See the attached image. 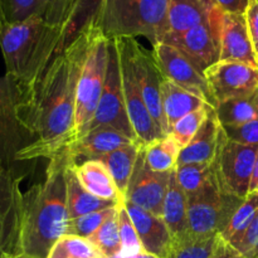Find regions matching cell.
Here are the masks:
<instances>
[{
	"label": "cell",
	"mask_w": 258,
	"mask_h": 258,
	"mask_svg": "<svg viewBox=\"0 0 258 258\" xmlns=\"http://www.w3.org/2000/svg\"><path fill=\"white\" fill-rule=\"evenodd\" d=\"M90 29L54 55L30 103L20 112L34 141L18 154L17 161L50 159L75 141L76 92L90 42Z\"/></svg>",
	"instance_id": "cell-1"
},
{
	"label": "cell",
	"mask_w": 258,
	"mask_h": 258,
	"mask_svg": "<svg viewBox=\"0 0 258 258\" xmlns=\"http://www.w3.org/2000/svg\"><path fill=\"white\" fill-rule=\"evenodd\" d=\"M45 178L23 197L22 252L47 258L55 242L67 234V170L75 159L68 148L49 159Z\"/></svg>",
	"instance_id": "cell-2"
},
{
	"label": "cell",
	"mask_w": 258,
	"mask_h": 258,
	"mask_svg": "<svg viewBox=\"0 0 258 258\" xmlns=\"http://www.w3.org/2000/svg\"><path fill=\"white\" fill-rule=\"evenodd\" d=\"M62 25L43 17L7 23L0 34L5 77L14 86L19 115L30 103L50 62L57 54Z\"/></svg>",
	"instance_id": "cell-3"
},
{
	"label": "cell",
	"mask_w": 258,
	"mask_h": 258,
	"mask_svg": "<svg viewBox=\"0 0 258 258\" xmlns=\"http://www.w3.org/2000/svg\"><path fill=\"white\" fill-rule=\"evenodd\" d=\"M169 0H103L95 27L108 39L144 37L154 45L169 32Z\"/></svg>",
	"instance_id": "cell-4"
},
{
	"label": "cell",
	"mask_w": 258,
	"mask_h": 258,
	"mask_svg": "<svg viewBox=\"0 0 258 258\" xmlns=\"http://www.w3.org/2000/svg\"><path fill=\"white\" fill-rule=\"evenodd\" d=\"M108 42L110 39L98 28L91 27L87 53L76 92L75 141L85 135L100 102L107 68Z\"/></svg>",
	"instance_id": "cell-5"
},
{
	"label": "cell",
	"mask_w": 258,
	"mask_h": 258,
	"mask_svg": "<svg viewBox=\"0 0 258 258\" xmlns=\"http://www.w3.org/2000/svg\"><path fill=\"white\" fill-rule=\"evenodd\" d=\"M243 199L219 189L213 183L188 197L189 234L197 238L221 234Z\"/></svg>",
	"instance_id": "cell-6"
},
{
	"label": "cell",
	"mask_w": 258,
	"mask_h": 258,
	"mask_svg": "<svg viewBox=\"0 0 258 258\" xmlns=\"http://www.w3.org/2000/svg\"><path fill=\"white\" fill-rule=\"evenodd\" d=\"M97 127H111L138 143L127 111H126L122 81H121L120 59H118L117 44L115 39H110L108 42L107 68H106L102 95H101L95 115L86 128L85 135Z\"/></svg>",
	"instance_id": "cell-7"
},
{
	"label": "cell",
	"mask_w": 258,
	"mask_h": 258,
	"mask_svg": "<svg viewBox=\"0 0 258 258\" xmlns=\"http://www.w3.org/2000/svg\"><path fill=\"white\" fill-rule=\"evenodd\" d=\"M22 176L14 166L0 164V258L23 254Z\"/></svg>",
	"instance_id": "cell-8"
},
{
	"label": "cell",
	"mask_w": 258,
	"mask_h": 258,
	"mask_svg": "<svg viewBox=\"0 0 258 258\" xmlns=\"http://www.w3.org/2000/svg\"><path fill=\"white\" fill-rule=\"evenodd\" d=\"M258 145H244L229 140L224 134L213 161L219 189L244 199L249 193Z\"/></svg>",
	"instance_id": "cell-9"
},
{
	"label": "cell",
	"mask_w": 258,
	"mask_h": 258,
	"mask_svg": "<svg viewBox=\"0 0 258 258\" xmlns=\"http://www.w3.org/2000/svg\"><path fill=\"white\" fill-rule=\"evenodd\" d=\"M222 19L223 12L214 7L206 22L183 34H166L163 43L180 50L204 73V71L219 62Z\"/></svg>",
	"instance_id": "cell-10"
},
{
	"label": "cell",
	"mask_w": 258,
	"mask_h": 258,
	"mask_svg": "<svg viewBox=\"0 0 258 258\" xmlns=\"http://www.w3.org/2000/svg\"><path fill=\"white\" fill-rule=\"evenodd\" d=\"M120 40L128 53L144 102L164 136H168L170 134V128L164 113L161 95V87L165 78L159 68L158 62L153 52L146 49L135 38H120Z\"/></svg>",
	"instance_id": "cell-11"
},
{
	"label": "cell",
	"mask_w": 258,
	"mask_h": 258,
	"mask_svg": "<svg viewBox=\"0 0 258 258\" xmlns=\"http://www.w3.org/2000/svg\"><path fill=\"white\" fill-rule=\"evenodd\" d=\"M34 138L23 122L14 86L0 77V164L14 166L17 156Z\"/></svg>",
	"instance_id": "cell-12"
},
{
	"label": "cell",
	"mask_w": 258,
	"mask_h": 258,
	"mask_svg": "<svg viewBox=\"0 0 258 258\" xmlns=\"http://www.w3.org/2000/svg\"><path fill=\"white\" fill-rule=\"evenodd\" d=\"M117 44L118 59H120V71L121 81H122L123 98H125L126 111H127L128 118H130L131 126L135 133L138 143L141 146H146L153 141L163 138L164 134L155 123L154 118L151 117L145 102H144L143 95H141L140 87H139L138 80L134 73L133 64H131L130 57L126 50L125 45L120 39H115Z\"/></svg>",
	"instance_id": "cell-13"
},
{
	"label": "cell",
	"mask_w": 258,
	"mask_h": 258,
	"mask_svg": "<svg viewBox=\"0 0 258 258\" xmlns=\"http://www.w3.org/2000/svg\"><path fill=\"white\" fill-rule=\"evenodd\" d=\"M153 54L164 78L198 96L216 108L214 98L204 73L180 50L161 42L154 45Z\"/></svg>",
	"instance_id": "cell-14"
},
{
	"label": "cell",
	"mask_w": 258,
	"mask_h": 258,
	"mask_svg": "<svg viewBox=\"0 0 258 258\" xmlns=\"http://www.w3.org/2000/svg\"><path fill=\"white\" fill-rule=\"evenodd\" d=\"M216 107L247 97L258 90V68L236 62H218L204 71Z\"/></svg>",
	"instance_id": "cell-15"
},
{
	"label": "cell",
	"mask_w": 258,
	"mask_h": 258,
	"mask_svg": "<svg viewBox=\"0 0 258 258\" xmlns=\"http://www.w3.org/2000/svg\"><path fill=\"white\" fill-rule=\"evenodd\" d=\"M171 173H156L151 170L146 165L144 148H141L123 199L146 209L155 216L161 217L164 198L170 181Z\"/></svg>",
	"instance_id": "cell-16"
},
{
	"label": "cell",
	"mask_w": 258,
	"mask_h": 258,
	"mask_svg": "<svg viewBox=\"0 0 258 258\" xmlns=\"http://www.w3.org/2000/svg\"><path fill=\"white\" fill-rule=\"evenodd\" d=\"M123 206L135 226L144 251L159 258H168L174 239L163 217L155 216L122 198Z\"/></svg>",
	"instance_id": "cell-17"
},
{
	"label": "cell",
	"mask_w": 258,
	"mask_h": 258,
	"mask_svg": "<svg viewBox=\"0 0 258 258\" xmlns=\"http://www.w3.org/2000/svg\"><path fill=\"white\" fill-rule=\"evenodd\" d=\"M219 62H236L258 68L244 14L223 13Z\"/></svg>",
	"instance_id": "cell-18"
},
{
	"label": "cell",
	"mask_w": 258,
	"mask_h": 258,
	"mask_svg": "<svg viewBox=\"0 0 258 258\" xmlns=\"http://www.w3.org/2000/svg\"><path fill=\"white\" fill-rule=\"evenodd\" d=\"M223 138V126L217 116L216 108L213 107L209 110L208 116L193 140L185 148L181 149L178 165L213 163Z\"/></svg>",
	"instance_id": "cell-19"
},
{
	"label": "cell",
	"mask_w": 258,
	"mask_h": 258,
	"mask_svg": "<svg viewBox=\"0 0 258 258\" xmlns=\"http://www.w3.org/2000/svg\"><path fill=\"white\" fill-rule=\"evenodd\" d=\"M134 143L135 141L113 128L97 127L86 134L80 140L71 144L68 150L77 163L78 159L98 160L102 156Z\"/></svg>",
	"instance_id": "cell-20"
},
{
	"label": "cell",
	"mask_w": 258,
	"mask_h": 258,
	"mask_svg": "<svg viewBox=\"0 0 258 258\" xmlns=\"http://www.w3.org/2000/svg\"><path fill=\"white\" fill-rule=\"evenodd\" d=\"M161 217L168 226L174 242L183 241L190 237L188 223V196L176 180L175 170L171 173L166 189Z\"/></svg>",
	"instance_id": "cell-21"
},
{
	"label": "cell",
	"mask_w": 258,
	"mask_h": 258,
	"mask_svg": "<svg viewBox=\"0 0 258 258\" xmlns=\"http://www.w3.org/2000/svg\"><path fill=\"white\" fill-rule=\"evenodd\" d=\"M102 4L103 0H71L57 54L70 47L88 28L95 27Z\"/></svg>",
	"instance_id": "cell-22"
},
{
	"label": "cell",
	"mask_w": 258,
	"mask_h": 258,
	"mask_svg": "<svg viewBox=\"0 0 258 258\" xmlns=\"http://www.w3.org/2000/svg\"><path fill=\"white\" fill-rule=\"evenodd\" d=\"M214 7L211 0H169L168 34H183L202 24Z\"/></svg>",
	"instance_id": "cell-23"
},
{
	"label": "cell",
	"mask_w": 258,
	"mask_h": 258,
	"mask_svg": "<svg viewBox=\"0 0 258 258\" xmlns=\"http://www.w3.org/2000/svg\"><path fill=\"white\" fill-rule=\"evenodd\" d=\"M75 164L76 160H73L67 170V209L70 221L80 218L92 212L115 207L120 203V201H105V199L97 198L86 190L76 174Z\"/></svg>",
	"instance_id": "cell-24"
},
{
	"label": "cell",
	"mask_w": 258,
	"mask_h": 258,
	"mask_svg": "<svg viewBox=\"0 0 258 258\" xmlns=\"http://www.w3.org/2000/svg\"><path fill=\"white\" fill-rule=\"evenodd\" d=\"M75 171L87 191L105 201L118 202L122 199L112 176L100 160H85L75 164Z\"/></svg>",
	"instance_id": "cell-25"
},
{
	"label": "cell",
	"mask_w": 258,
	"mask_h": 258,
	"mask_svg": "<svg viewBox=\"0 0 258 258\" xmlns=\"http://www.w3.org/2000/svg\"><path fill=\"white\" fill-rule=\"evenodd\" d=\"M161 95H163L164 113H165L166 121H168L170 130L185 115L208 106V103L202 100L201 97L188 92L184 88L179 87L178 85L166 80V78L163 82Z\"/></svg>",
	"instance_id": "cell-26"
},
{
	"label": "cell",
	"mask_w": 258,
	"mask_h": 258,
	"mask_svg": "<svg viewBox=\"0 0 258 258\" xmlns=\"http://www.w3.org/2000/svg\"><path fill=\"white\" fill-rule=\"evenodd\" d=\"M141 148L143 146L140 144L134 143L117 149V150L98 159L107 168L108 173L112 176L113 181H115L122 198L125 197L126 191H127L130 179L133 176L136 160H138Z\"/></svg>",
	"instance_id": "cell-27"
},
{
	"label": "cell",
	"mask_w": 258,
	"mask_h": 258,
	"mask_svg": "<svg viewBox=\"0 0 258 258\" xmlns=\"http://www.w3.org/2000/svg\"><path fill=\"white\" fill-rule=\"evenodd\" d=\"M143 148L146 165L153 171L171 173L178 166L181 148L171 135L163 136Z\"/></svg>",
	"instance_id": "cell-28"
},
{
	"label": "cell",
	"mask_w": 258,
	"mask_h": 258,
	"mask_svg": "<svg viewBox=\"0 0 258 258\" xmlns=\"http://www.w3.org/2000/svg\"><path fill=\"white\" fill-rule=\"evenodd\" d=\"M258 211V190L249 191L248 196L243 199L241 206L231 218V222L221 233L222 238L231 244L232 247L236 246L247 232L248 227L251 226L252 221L256 217Z\"/></svg>",
	"instance_id": "cell-29"
},
{
	"label": "cell",
	"mask_w": 258,
	"mask_h": 258,
	"mask_svg": "<svg viewBox=\"0 0 258 258\" xmlns=\"http://www.w3.org/2000/svg\"><path fill=\"white\" fill-rule=\"evenodd\" d=\"M216 112L222 126L238 125L258 118V90L247 97L219 103Z\"/></svg>",
	"instance_id": "cell-30"
},
{
	"label": "cell",
	"mask_w": 258,
	"mask_h": 258,
	"mask_svg": "<svg viewBox=\"0 0 258 258\" xmlns=\"http://www.w3.org/2000/svg\"><path fill=\"white\" fill-rule=\"evenodd\" d=\"M175 176L188 197L199 193L217 181L213 163L178 165L175 169Z\"/></svg>",
	"instance_id": "cell-31"
},
{
	"label": "cell",
	"mask_w": 258,
	"mask_h": 258,
	"mask_svg": "<svg viewBox=\"0 0 258 258\" xmlns=\"http://www.w3.org/2000/svg\"><path fill=\"white\" fill-rule=\"evenodd\" d=\"M223 242L221 234L204 238L190 236L183 241L174 242L168 258H212L218 252Z\"/></svg>",
	"instance_id": "cell-32"
},
{
	"label": "cell",
	"mask_w": 258,
	"mask_h": 258,
	"mask_svg": "<svg viewBox=\"0 0 258 258\" xmlns=\"http://www.w3.org/2000/svg\"><path fill=\"white\" fill-rule=\"evenodd\" d=\"M97 247L87 238L72 234L60 237L50 249L47 258H103Z\"/></svg>",
	"instance_id": "cell-33"
},
{
	"label": "cell",
	"mask_w": 258,
	"mask_h": 258,
	"mask_svg": "<svg viewBox=\"0 0 258 258\" xmlns=\"http://www.w3.org/2000/svg\"><path fill=\"white\" fill-rule=\"evenodd\" d=\"M8 23L22 22L32 17H43L52 23L50 0H3Z\"/></svg>",
	"instance_id": "cell-34"
},
{
	"label": "cell",
	"mask_w": 258,
	"mask_h": 258,
	"mask_svg": "<svg viewBox=\"0 0 258 258\" xmlns=\"http://www.w3.org/2000/svg\"><path fill=\"white\" fill-rule=\"evenodd\" d=\"M118 212V209H117ZM88 241L95 244L105 257L116 256L121 252L120 231H118L117 213L106 221L95 233L88 237Z\"/></svg>",
	"instance_id": "cell-35"
},
{
	"label": "cell",
	"mask_w": 258,
	"mask_h": 258,
	"mask_svg": "<svg viewBox=\"0 0 258 258\" xmlns=\"http://www.w3.org/2000/svg\"><path fill=\"white\" fill-rule=\"evenodd\" d=\"M118 221V231H120V241H121V252L120 256L122 258H131L136 254L141 253L144 251L143 244L138 236L135 226L123 206L122 199L118 203L117 212Z\"/></svg>",
	"instance_id": "cell-36"
},
{
	"label": "cell",
	"mask_w": 258,
	"mask_h": 258,
	"mask_svg": "<svg viewBox=\"0 0 258 258\" xmlns=\"http://www.w3.org/2000/svg\"><path fill=\"white\" fill-rule=\"evenodd\" d=\"M118 204L115 207H110V208L102 209V211L92 212L90 214L80 217V218L71 219L68 222L67 227V234H72V236L83 237V238H88L92 236L106 221L115 216L117 213Z\"/></svg>",
	"instance_id": "cell-37"
},
{
	"label": "cell",
	"mask_w": 258,
	"mask_h": 258,
	"mask_svg": "<svg viewBox=\"0 0 258 258\" xmlns=\"http://www.w3.org/2000/svg\"><path fill=\"white\" fill-rule=\"evenodd\" d=\"M213 108L212 106H206V107H202L199 110L193 111V112L188 113V115L184 116L183 118L178 121L175 125L171 127L170 134L174 138V140L179 144L181 149L185 148L193 138L196 136V134L198 133V130L201 128L202 123L204 122V120L208 116L209 110Z\"/></svg>",
	"instance_id": "cell-38"
},
{
	"label": "cell",
	"mask_w": 258,
	"mask_h": 258,
	"mask_svg": "<svg viewBox=\"0 0 258 258\" xmlns=\"http://www.w3.org/2000/svg\"><path fill=\"white\" fill-rule=\"evenodd\" d=\"M227 138L244 145H258V118L238 123L223 126Z\"/></svg>",
	"instance_id": "cell-39"
},
{
	"label": "cell",
	"mask_w": 258,
	"mask_h": 258,
	"mask_svg": "<svg viewBox=\"0 0 258 258\" xmlns=\"http://www.w3.org/2000/svg\"><path fill=\"white\" fill-rule=\"evenodd\" d=\"M234 248L243 257L258 258V211L243 238L234 246Z\"/></svg>",
	"instance_id": "cell-40"
},
{
	"label": "cell",
	"mask_w": 258,
	"mask_h": 258,
	"mask_svg": "<svg viewBox=\"0 0 258 258\" xmlns=\"http://www.w3.org/2000/svg\"><path fill=\"white\" fill-rule=\"evenodd\" d=\"M248 28L249 37H251L252 45H253L254 54H256L258 63V0H251L246 13H244Z\"/></svg>",
	"instance_id": "cell-41"
},
{
	"label": "cell",
	"mask_w": 258,
	"mask_h": 258,
	"mask_svg": "<svg viewBox=\"0 0 258 258\" xmlns=\"http://www.w3.org/2000/svg\"><path fill=\"white\" fill-rule=\"evenodd\" d=\"M223 13L244 14L251 0H211Z\"/></svg>",
	"instance_id": "cell-42"
},
{
	"label": "cell",
	"mask_w": 258,
	"mask_h": 258,
	"mask_svg": "<svg viewBox=\"0 0 258 258\" xmlns=\"http://www.w3.org/2000/svg\"><path fill=\"white\" fill-rule=\"evenodd\" d=\"M70 5L71 0H50L53 24H59L63 27V23H64L66 17H67Z\"/></svg>",
	"instance_id": "cell-43"
},
{
	"label": "cell",
	"mask_w": 258,
	"mask_h": 258,
	"mask_svg": "<svg viewBox=\"0 0 258 258\" xmlns=\"http://www.w3.org/2000/svg\"><path fill=\"white\" fill-rule=\"evenodd\" d=\"M212 258H246L242 256L238 251H237L234 247H232L231 244L227 243L226 241L223 242V244L221 246V248L218 249L216 254Z\"/></svg>",
	"instance_id": "cell-44"
},
{
	"label": "cell",
	"mask_w": 258,
	"mask_h": 258,
	"mask_svg": "<svg viewBox=\"0 0 258 258\" xmlns=\"http://www.w3.org/2000/svg\"><path fill=\"white\" fill-rule=\"evenodd\" d=\"M253 190H258V154H257L256 163H254L253 174H252L251 186H249V191H253Z\"/></svg>",
	"instance_id": "cell-45"
},
{
	"label": "cell",
	"mask_w": 258,
	"mask_h": 258,
	"mask_svg": "<svg viewBox=\"0 0 258 258\" xmlns=\"http://www.w3.org/2000/svg\"><path fill=\"white\" fill-rule=\"evenodd\" d=\"M8 20H7V15H5V10H4V5H3V0H0V34H2L3 29L7 25Z\"/></svg>",
	"instance_id": "cell-46"
},
{
	"label": "cell",
	"mask_w": 258,
	"mask_h": 258,
	"mask_svg": "<svg viewBox=\"0 0 258 258\" xmlns=\"http://www.w3.org/2000/svg\"><path fill=\"white\" fill-rule=\"evenodd\" d=\"M131 258H159V257H156V256H154V254H150V253H148V252L143 251L141 253L136 254V256H134Z\"/></svg>",
	"instance_id": "cell-47"
},
{
	"label": "cell",
	"mask_w": 258,
	"mask_h": 258,
	"mask_svg": "<svg viewBox=\"0 0 258 258\" xmlns=\"http://www.w3.org/2000/svg\"><path fill=\"white\" fill-rule=\"evenodd\" d=\"M9 258H32V257L25 256V254H19V256H14V257H9Z\"/></svg>",
	"instance_id": "cell-48"
},
{
	"label": "cell",
	"mask_w": 258,
	"mask_h": 258,
	"mask_svg": "<svg viewBox=\"0 0 258 258\" xmlns=\"http://www.w3.org/2000/svg\"><path fill=\"white\" fill-rule=\"evenodd\" d=\"M103 258H122L120 254H116V256H110V257H103Z\"/></svg>",
	"instance_id": "cell-49"
}]
</instances>
